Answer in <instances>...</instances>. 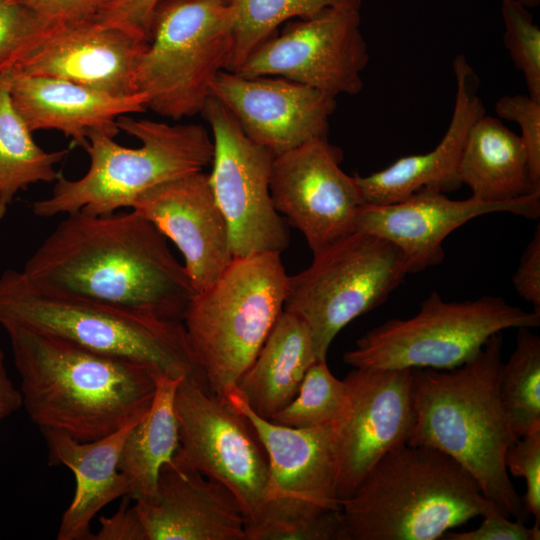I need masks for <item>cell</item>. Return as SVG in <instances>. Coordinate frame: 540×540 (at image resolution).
Here are the masks:
<instances>
[{
	"mask_svg": "<svg viewBox=\"0 0 540 540\" xmlns=\"http://www.w3.org/2000/svg\"><path fill=\"white\" fill-rule=\"evenodd\" d=\"M21 271L40 288L171 321L195 294L167 238L134 210L68 214Z\"/></svg>",
	"mask_w": 540,
	"mask_h": 540,
	"instance_id": "obj_1",
	"label": "cell"
},
{
	"mask_svg": "<svg viewBox=\"0 0 540 540\" xmlns=\"http://www.w3.org/2000/svg\"><path fill=\"white\" fill-rule=\"evenodd\" d=\"M20 378L22 407L40 431L97 440L140 422L156 391V374L133 362L99 354L62 338L3 327Z\"/></svg>",
	"mask_w": 540,
	"mask_h": 540,
	"instance_id": "obj_2",
	"label": "cell"
},
{
	"mask_svg": "<svg viewBox=\"0 0 540 540\" xmlns=\"http://www.w3.org/2000/svg\"><path fill=\"white\" fill-rule=\"evenodd\" d=\"M502 344L496 333L457 368L412 369L414 420L408 443L447 454L506 517L525 521L529 514L505 465L515 438L499 395Z\"/></svg>",
	"mask_w": 540,
	"mask_h": 540,
	"instance_id": "obj_3",
	"label": "cell"
},
{
	"mask_svg": "<svg viewBox=\"0 0 540 540\" xmlns=\"http://www.w3.org/2000/svg\"><path fill=\"white\" fill-rule=\"evenodd\" d=\"M498 507L447 454L400 445L340 501L343 540H435Z\"/></svg>",
	"mask_w": 540,
	"mask_h": 540,
	"instance_id": "obj_4",
	"label": "cell"
},
{
	"mask_svg": "<svg viewBox=\"0 0 540 540\" xmlns=\"http://www.w3.org/2000/svg\"><path fill=\"white\" fill-rule=\"evenodd\" d=\"M0 325L44 332L106 356L149 368L156 375L206 386L183 322L38 287L22 271L0 276Z\"/></svg>",
	"mask_w": 540,
	"mask_h": 540,
	"instance_id": "obj_5",
	"label": "cell"
},
{
	"mask_svg": "<svg viewBox=\"0 0 540 540\" xmlns=\"http://www.w3.org/2000/svg\"><path fill=\"white\" fill-rule=\"evenodd\" d=\"M117 125L141 146L128 148L106 133H91L84 149L90 160L87 172L75 180L59 173L51 195L33 203L35 216L112 214L131 208L146 190L212 163L213 140L201 125H171L130 115L120 116Z\"/></svg>",
	"mask_w": 540,
	"mask_h": 540,
	"instance_id": "obj_6",
	"label": "cell"
},
{
	"mask_svg": "<svg viewBox=\"0 0 540 540\" xmlns=\"http://www.w3.org/2000/svg\"><path fill=\"white\" fill-rule=\"evenodd\" d=\"M289 276L280 254L233 257L183 318L207 389L223 397L249 368L284 310Z\"/></svg>",
	"mask_w": 540,
	"mask_h": 540,
	"instance_id": "obj_7",
	"label": "cell"
},
{
	"mask_svg": "<svg viewBox=\"0 0 540 540\" xmlns=\"http://www.w3.org/2000/svg\"><path fill=\"white\" fill-rule=\"evenodd\" d=\"M232 27L228 0H160L136 71L147 108L172 120L200 113L227 68Z\"/></svg>",
	"mask_w": 540,
	"mask_h": 540,
	"instance_id": "obj_8",
	"label": "cell"
},
{
	"mask_svg": "<svg viewBox=\"0 0 540 540\" xmlns=\"http://www.w3.org/2000/svg\"><path fill=\"white\" fill-rule=\"evenodd\" d=\"M539 325L540 312L501 297L447 302L432 291L415 316L367 331L343 361L352 368L451 370L475 358L494 334Z\"/></svg>",
	"mask_w": 540,
	"mask_h": 540,
	"instance_id": "obj_9",
	"label": "cell"
},
{
	"mask_svg": "<svg viewBox=\"0 0 540 540\" xmlns=\"http://www.w3.org/2000/svg\"><path fill=\"white\" fill-rule=\"evenodd\" d=\"M407 274L394 244L356 230L314 253L309 267L289 276L284 310L305 321L318 358L325 360L337 334L384 303Z\"/></svg>",
	"mask_w": 540,
	"mask_h": 540,
	"instance_id": "obj_10",
	"label": "cell"
},
{
	"mask_svg": "<svg viewBox=\"0 0 540 540\" xmlns=\"http://www.w3.org/2000/svg\"><path fill=\"white\" fill-rule=\"evenodd\" d=\"M179 447L172 461L226 486L247 527L267 496L269 462L250 420L198 381L183 379L175 394Z\"/></svg>",
	"mask_w": 540,
	"mask_h": 540,
	"instance_id": "obj_11",
	"label": "cell"
},
{
	"mask_svg": "<svg viewBox=\"0 0 540 540\" xmlns=\"http://www.w3.org/2000/svg\"><path fill=\"white\" fill-rule=\"evenodd\" d=\"M200 114L213 133L212 171L208 176L228 225L233 257L281 254L289 246L290 234L270 193L274 155L248 138L214 96L206 100Z\"/></svg>",
	"mask_w": 540,
	"mask_h": 540,
	"instance_id": "obj_12",
	"label": "cell"
},
{
	"mask_svg": "<svg viewBox=\"0 0 540 540\" xmlns=\"http://www.w3.org/2000/svg\"><path fill=\"white\" fill-rule=\"evenodd\" d=\"M360 25V9L350 7L290 20L255 48L235 73L282 77L335 98L356 95L369 62Z\"/></svg>",
	"mask_w": 540,
	"mask_h": 540,
	"instance_id": "obj_13",
	"label": "cell"
},
{
	"mask_svg": "<svg viewBox=\"0 0 540 540\" xmlns=\"http://www.w3.org/2000/svg\"><path fill=\"white\" fill-rule=\"evenodd\" d=\"M342 151L316 138L274 156L270 193L276 210L314 253L356 231L365 204L355 176L340 167Z\"/></svg>",
	"mask_w": 540,
	"mask_h": 540,
	"instance_id": "obj_14",
	"label": "cell"
},
{
	"mask_svg": "<svg viewBox=\"0 0 540 540\" xmlns=\"http://www.w3.org/2000/svg\"><path fill=\"white\" fill-rule=\"evenodd\" d=\"M147 38L98 19L44 24L30 39L11 74L71 81L114 96L138 93L136 71Z\"/></svg>",
	"mask_w": 540,
	"mask_h": 540,
	"instance_id": "obj_15",
	"label": "cell"
},
{
	"mask_svg": "<svg viewBox=\"0 0 540 540\" xmlns=\"http://www.w3.org/2000/svg\"><path fill=\"white\" fill-rule=\"evenodd\" d=\"M411 372L353 368L345 377L348 403L335 431L339 503L385 454L408 443L414 420Z\"/></svg>",
	"mask_w": 540,
	"mask_h": 540,
	"instance_id": "obj_16",
	"label": "cell"
},
{
	"mask_svg": "<svg viewBox=\"0 0 540 540\" xmlns=\"http://www.w3.org/2000/svg\"><path fill=\"white\" fill-rule=\"evenodd\" d=\"M211 96L234 116L248 138L274 156L327 138L336 98L277 76L244 77L222 70Z\"/></svg>",
	"mask_w": 540,
	"mask_h": 540,
	"instance_id": "obj_17",
	"label": "cell"
},
{
	"mask_svg": "<svg viewBox=\"0 0 540 540\" xmlns=\"http://www.w3.org/2000/svg\"><path fill=\"white\" fill-rule=\"evenodd\" d=\"M497 212L537 219L540 191L507 202H487L472 196L453 200L440 191L422 189L395 203L364 204L356 230L394 244L405 258L408 273H416L443 261L442 244L450 233L476 217Z\"/></svg>",
	"mask_w": 540,
	"mask_h": 540,
	"instance_id": "obj_18",
	"label": "cell"
},
{
	"mask_svg": "<svg viewBox=\"0 0 540 540\" xmlns=\"http://www.w3.org/2000/svg\"><path fill=\"white\" fill-rule=\"evenodd\" d=\"M131 208L176 245L195 292L210 286L233 259L226 219L203 171L146 190Z\"/></svg>",
	"mask_w": 540,
	"mask_h": 540,
	"instance_id": "obj_19",
	"label": "cell"
},
{
	"mask_svg": "<svg viewBox=\"0 0 540 540\" xmlns=\"http://www.w3.org/2000/svg\"><path fill=\"white\" fill-rule=\"evenodd\" d=\"M145 540H246L245 517L222 483L173 461L159 474L155 498L133 506Z\"/></svg>",
	"mask_w": 540,
	"mask_h": 540,
	"instance_id": "obj_20",
	"label": "cell"
},
{
	"mask_svg": "<svg viewBox=\"0 0 540 540\" xmlns=\"http://www.w3.org/2000/svg\"><path fill=\"white\" fill-rule=\"evenodd\" d=\"M452 69L456 93L444 136L427 153L401 157L367 176L354 175L365 204H390L422 189L447 193L462 186L458 174L460 156L471 127L486 111L478 93L480 79L464 54L454 58Z\"/></svg>",
	"mask_w": 540,
	"mask_h": 540,
	"instance_id": "obj_21",
	"label": "cell"
},
{
	"mask_svg": "<svg viewBox=\"0 0 540 540\" xmlns=\"http://www.w3.org/2000/svg\"><path fill=\"white\" fill-rule=\"evenodd\" d=\"M223 398L250 420L267 453L266 500L291 497L340 508L336 493V422L309 428L284 426L255 414L236 386Z\"/></svg>",
	"mask_w": 540,
	"mask_h": 540,
	"instance_id": "obj_22",
	"label": "cell"
},
{
	"mask_svg": "<svg viewBox=\"0 0 540 540\" xmlns=\"http://www.w3.org/2000/svg\"><path fill=\"white\" fill-rule=\"evenodd\" d=\"M11 75L13 106L30 131H59L83 149L91 133L115 137L120 116L147 109L142 93L120 97L59 78Z\"/></svg>",
	"mask_w": 540,
	"mask_h": 540,
	"instance_id": "obj_23",
	"label": "cell"
},
{
	"mask_svg": "<svg viewBox=\"0 0 540 540\" xmlns=\"http://www.w3.org/2000/svg\"><path fill=\"white\" fill-rule=\"evenodd\" d=\"M137 424V423H136ZM131 424L97 440L81 442L58 430H43L49 465H65L75 476V493L57 532L58 540H91L90 523L107 504L128 497L118 464Z\"/></svg>",
	"mask_w": 540,
	"mask_h": 540,
	"instance_id": "obj_24",
	"label": "cell"
},
{
	"mask_svg": "<svg viewBox=\"0 0 540 540\" xmlns=\"http://www.w3.org/2000/svg\"><path fill=\"white\" fill-rule=\"evenodd\" d=\"M316 360L319 358L308 325L283 310L236 387L255 414L270 420L296 396L306 371Z\"/></svg>",
	"mask_w": 540,
	"mask_h": 540,
	"instance_id": "obj_25",
	"label": "cell"
},
{
	"mask_svg": "<svg viewBox=\"0 0 540 540\" xmlns=\"http://www.w3.org/2000/svg\"><path fill=\"white\" fill-rule=\"evenodd\" d=\"M458 174L472 197L487 202H507L540 191L531 179L520 135L486 113L468 133Z\"/></svg>",
	"mask_w": 540,
	"mask_h": 540,
	"instance_id": "obj_26",
	"label": "cell"
},
{
	"mask_svg": "<svg viewBox=\"0 0 540 540\" xmlns=\"http://www.w3.org/2000/svg\"><path fill=\"white\" fill-rule=\"evenodd\" d=\"M185 378L156 375V391L146 416L129 432L118 468L126 477L130 499L151 502L161 468L179 447L175 394Z\"/></svg>",
	"mask_w": 540,
	"mask_h": 540,
	"instance_id": "obj_27",
	"label": "cell"
},
{
	"mask_svg": "<svg viewBox=\"0 0 540 540\" xmlns=\"http://www.w3.org/2000/svg\"><path fill=\"white\" fill-rule=\"evenodd\" d=\"M11 78L10 72L0 76V220L20 191L39 182H55L59 175L55 166L68 153L46 151L34 141L13 106Z\"/></svg>",
	"mask_w": 540,
	"mask_h": 540,
	"instance_id": "obj_28",
	"label": "cell"
},
{
	"mask_svg": "<svg viewBox=\"0 0 540 540\" xmlns=\"http://www.w3.org/2000/svg\"><path fill=\"white\" fill-rule=\"evenodd\" d=\"M362 0H232V48L227 71L235 72L251 52L293 19L337 7L361 8Z\"/></svg>",
	"mask_w": 540,
	"mask_h": 540,
	"instance_id": "obj_29",
	"label": "cell"
},
{
	"mask_svg": "<svg viewBox=\"0 0 540 540\" xmlns=\"http://www.w3.org/2000/svg\"><path fill=\"white\" fill-rule=\"evenodd\" d=\"M499 395L515 440L540 429V338L531 328H518L516 347L502 365Z\"/></svg>",
	"mask_w": 540,
	"mask_h": 540,
	"instance_id": "obj_30",
	"label": "cell"
},
{
	"mask_svg": "<svg viewBox=\"0 0 540 540\" xmlns=\"http://www.w3.org/2000/svg\"><path fill=\"white\" fill-rule=\"evenodd\" d=\"M245 534L246 540H343L341 509L291 497L268 498Z\"/></svg>",
	"mask_w": 540,
	"mask_h": 540,
	"instance_id": "obj_31",
	"label": "cell"
},
{
	"mask_svg": "<svg viewBox=\"0 0 540 540\" xmlns=\"http://www.w3.org/2000/svg\"><path fill=\"white\" fill-rule=\"evenodd\" d=\"M347 403L345 381L331 373L326 359H319L306 371L296 396L269 421L294 428L334 423L344 415Z\"/></svg>",
	"mask_w": 540,
	"mask_h": 540,
	"instance_id": "obj_32",
	"label": "cell"
},
{
	"mask_svg": "<svg viewBox=\"0 0 540 540\" xmlns=\"http://www.w3.org/2000/svg\"><path fill=\"white\" fill-rule=\"evenodd\" d=\"M501 15L504 46L524 76L528 95L540 100V28L516 0H501Z\"/></svg>",
	"mask_w": 540,
	"mask_h": 540,
	"instance_id": "obj_33",
	"label": "cell"
},
{
	"mask_svg": "<svg viewBox=\"0 0 540 540\" xmlns=\"http://www.w3.org/2000/svg\"><path fill=\"white\" fill-rule=\"evenodd\" d=\"M497 115L521 128L532 181L540 186V100L528 94L505 95L495 104Z\"/></svg>",
	"mask_w": 540,
	"mask_h": 540,
	"instance_id": "obj_34",
	"label": "cell"
},
{
	"mask_svg": "<svg viewBox=\"0 0 540 540\" xmlns=\"http://www.w3.org/2000/svg\"><path fill=\"white\" fill-rule=\"evenodd\" d=\"M507 471L526 482L524 508L540 524V429L515 440L505 454Z\"/></svg>",
	"mask_w": 540,
	"mask_h": 540,
	"instance_id": "obj_35",
	"label": "cell"
},
{
	"mask_svg": "<svg viewBox=\"0 0 540 540\" xmlns=\"http://www.w3.org/2000/svg\"><path fill=\"white\" fill-rule=\"evenodd\" d=\"M45 24L12 0H0V76L11 72L32 36Z\"/></svg>",
	"mask_w": 540,
	"mask_h": 540,
	"instance_id": "obj_36",
	"label": "cell"
},
{
	"mask_svg": "<svg viewBox=\"0 0 540 540\" xmlns=\"http://www.w3.org/2000/svg\"><path fill=\"white\" fill-rule=\"evenodd\" d=\"M46 24L98 19L116 0H12Z\"/></svg>",
	"mask_w": 540,
	"mask_h": 540,
	"instance_id": "obj_37",
	"label": "cell"
},
{
	"mask_svg": "<svg viewBox=\"0 0 540 540\" xmlns=\"http://www.w3.org/2000/svg\"><path fill=\"white\" fill-rule=\"evenodd\" d=\"M481 524L470 531H447L446 540H539L540 524L527 527L524 521L510 520L499 509H493L483 516Z\"/></svg>",
	"mask_w": 540,
	"mask_h": 540,
	"instance_id": "obj_38",
	"label": "cell"
},
{
	"mask_svg": "<svg viewBox=\"0 0 540 540\" xmlns=\"http://www.w3.org/2000/svg\"><path fill=\"white\" fill-rule=\"evenodd\" d=\"M513 285L525 301L540 312V228L526 246L512 278Z\"/></svg>",
	"mask_w": 540,
	"mask_h": 540,
	"instance_id": "obj_39",
	"label": "cell"
},
{
	"mask_svg": "<svg viewBox=\"0 0 540 540\" xmlns=\"http://www.w3.org/2000/svg\"><path fill=\"white\" fill-rule=\"evenodd\" d=\"M159 1L116 0L98 20L127 27L144 35L148 40L151 17Z\"/></svg>",
	"mask_w": 540,
	"mask_h": 540,
	"instance_id": "obj_40",
	"label": "cell"
},
{
	"mask_svg": "<svg viewBox=\"0 0 540 540\" xmlns=\"http://www.w3.org/2000/svg\"><path fill=\"white\" fill-rule=\"evenodd\" d=\"M128 499L114 515L100 518V528L91 540H145L134 507L128 508Z\"/></svg>",
	"mask_w": 540,
	"mask_h": 540,
	"instance_id": "obj_41",
	"label": "cell"
},
{
	"mask_svg": "<svg viewBox=\"0 0 540 540\" xmlns=\"http://www.w3.org/2000/svg\"><path fill=\"white\" fill-rule=\"evenodd\" d=\"M22 407V395L9 377L5 354L0 346V424Z\"/></svg>",
	"mask_w": 540,
	"mask_h": 540,
	"instance_id": "obj_42",
	"label": "cell"
},
{
	"mask_svg": "<svg viewBox=\"0 0 540 540\" xmlns=\"http://www.w3.org/2000/svg\"><path fill=\"white\" fill-rule=\"evenodd\" d=\"M523 6L529 8H534L540 4V0H516Z\"/></svg>",
	"mask_w": 540,
	"mask_h": 540,
	"instance_id": "obj_43",
	"label": "cell"
}]
</instances>
